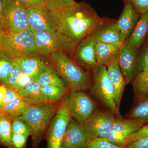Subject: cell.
Returning <instances> with one entry per match:
<instances>
[{
	"mask_svg": "<svg viewBox=\"0 0 148 148\" xmlns=\"http://www.w3.org/2000/svg\"><path fill=\"white\" fill-rule=\"evenodd\" d=\"M55 12L57 32L68 36L77 45L92 34L102 19L90 5L84 2Z\"/></svg>",
	"mask_w": 148,
	"mask_h": 148,
	"instance_id": "1",
	"label": "cell"
},
{
	"mask_svg": "<svg viewBox=\"0 0 148 148\" xmlns=\"http://www.w3.org/2000/svg\"><path fill=\"white\" fill-rule=\"evenodd\" d=\"M49 63L71 92L89 90L92 81V72L88 71L64 52L57 51L47 56Z\"/></svg>",
	"mask_w": 148,
	"mask_h": 148,
	"instance_id": "2",
	"label": "cell"
},
{
	"mask_svg": "<svg viewBox=\"0 0 148 148\" xmlns=\"http://www.w3.org/2000/svg\"><path fill=\"white\" fill-rule=\"evenodd\" d=\"M59 107L56 103H48L30 105L23 110L20 117L27 122L32 130V148H37Z\"/></svg>",
	"mask_w": 148,
	"mask_h": 148,
	"instance_id": "3",
	"label": "cell"
},
{
	"mask_svg": "<svg viewBox=\"0 0 148 148\" xmlns=\"http://www.w3.org/2000/svg\"><path fill=\"white\" fill-rule=\"evenodd\" d=\"M0 49L12 60L39 55L34 34L30 29L16 33L4 32Z\"/></svg>",
	"mask_w": 148,
	"mask_h": 148,
	"instance_id": "4",
	"label": "cell"
},
{
	"mask_svg": "<svg viewBox=\"0 0 148 148\" xmlns=\"http://www.w3.org/2000/svg\"><path fill=\"white\" fill-rule=\"evenodd\" d=\"M90 94L97 101L113 113L116 118L122 119L114 100L113 86L107 73V67L97 65L92 70Z\"/></svg>",
	"mask_w": 148,
	"mask_h": 148,
	"instance_id": "5",
	"label": "cell"
},
{
	"mask_svg": "<svg viewBox=\"0 0 148 148\" xmlns=\"http://www.w3.org/2000/svg\"><path fill=\"white\" fill-rule=\"evenodd\" d=\"M39 55L47 57L53 52L61 51L71 56L77 45L65 34L58 32H33Z\"/></svg>",
	"mask_w": 148,
	"mask_h": 148,
	"instance_id": "6",
	"label": "cell"
},
{
	"mask_svg": "<svg viewBox=\"0 0 148 148\" xmlns=\"http://www.w3.org/2000/svg\"><path fill=\"white\" fill-rule=\"evenodd\" d=\"M115 116L110 110H95L84 124L89 143L108 137L115 121Z\"/></svg>",
	"mask_w": 148,
	"mask_h": 148,
	"instance_id": "7",
	"label": "cell"
},
{
	"mask_svg": "<svg viewBox=\"0 0 148 148\" xmlns=\"http://www.w3.org/2000/svg\"><path fill=\"white\" fill-rule=\"evenodd\" d=\"M2 16L5 32L16 33L30 29L27 9L16 0H5Z\"/></svg>",
	"mask_w": 148,
	"mask_h": 148,
	"instance_id": "8",
	"label": "cell"
},
{
	"mask_svg": "<svg viewBox=\"0 0 148 148\" xmlns=\"http://www.w3.org/2000/svg\"><path fill=\"white\" fill-rule=\"evenodd\" d=\"M71 119L66 99L59 107L48 129L45 136L46 148H61L66 127Z\"/></svg>",
	"mask_w": 148,
	"mask_h": 148,
	"instance_id": "9",
	"label": "cell"
},
{
	"mask_svg": "<svg viewBox=\"0 0 148 148\" xmlns=\"http://www.w3.org/2000/svg\"><path fill=\"white\" fill-rule=\"evenodd\" d=\"M72 119L84 123L96 110L95 101L84 91L71 92L67 98Z\"/></svg>",
	"mask_w": 148,
	"mask_h": 148,
	"instance_id": "10",
	"label": "cell"
},
{
	"mask_svg": "<svg viewBox=\"0 0 148 148\" xmlns=\"http://www.w3.org/2000/svg\"><path fill=\"white\" fill-rule=\"evenodd\" d=\"M27 11L29 27L32 32L57 31L58 18L55 10L43 7L27 9Z\"/></svg>",
	"mask_w": 148,
	"mask_h": 148,
	"instance_id": "11",
	"label": "cell"
},
{
	"mask_svg": "<svg viewBox=\"0 0 148 148\" xmlns=\"http://www.w3.org/2000/svg\"><path fill=\"white\" fill-rule=\"evenodd\" d=\"M96 42L92 35L79 43L72 54V58L85 70L89 72L98 65L95 56Z\"/></svg>",
	"mask_w": 148,
	"mask_h": 148,
	"instance_id": "12",
	"label": "cell"
},
{
	"mask_svg": "<svg viewBox=\"0 0 148 148\" xmlns=\"http://www.w3.org/2000/svg\"><path fill=\"white\" fill-rule=\"evenodd\" d=\"M89 144L84 123L71 119L66 127L61 148H88Z\"/></svg>",
	"mask_w": 148,
	"mask_h": 148,
	"instance_id": "13",
	"label": "cell"
},
{
	"mask_svg": "<svg viewBox=\"0 0 148 148\" xmlns=\"http://www.w3.org/2000/svg\"><path fill=\"white\" fill-rule=\"evenodd\" d=\"M144 125L135 119L116 118L110 132L105 140L114 145L121 147L125 138Z\"/></svg>",
	"mask_w": 148,
	"mask_h": 148,
	"instance_id": "14",
	"label": "cell"
},
{
	"mask_svg": "<svg viewBox=\"0 0 148 148\" xmlns=\"http://www.w3.org/2000/svg\"><path fill=\"white\" fill-rule=\"evenodd\" d=\"M138 49L125 44L122 47L118 64L127 84L132 82L137 75V61Z\"/></svg>",
	"mask_w": 148,
	"mask_h": 148,
	"instance_id": "15",
	"label": "cell"
},
{
	"mask_svg": "<svg viewBox=\"0 0 148 148\" xmlns=\"http://www.w3.org/2000/svg\"><path fill=\"white\" fill-rule=\"evenodd\" d=\"M140 14L129 1H125L119 18L115 21V26L122 38L126 43L140 18Z\"/></svg>",
	"mask_w": 148,
	"mask_h": 148,
	"instance_id": "16",
	"label": "cell"
},
{
	"mask_svg": "<svg viewBox=\"0 0 148 148\" xmlns=\"http://www.w3.org/2000/svg\"><path fill=\"white\" fill-rule=\"evenodd\" d=\"M115 21L102 18L91 34L96 42L126 44L116 28Z\"/></svg>",
	"mask_w": 148,
	"mask_h": 148,
	"instance_id": "17",
	"label": "cell"
},
{
	"mask_svg": "<svg viewBox=\"0 0 148 148\" xmlns=\"http://www.w3.org/2000/svg\"><path fill=\"white\" fill-rule=\"evenodd\" d=\"M14 60L18 64L22 73L31 77L34 81H36L40 75L49 64L47 57L39 55Z\"/></svg>",
	"mask_w": 148,
	"mask_h": 148,
	"instance_id": "18",
	"label": "cell"
},
{
	"mask_svg": "<svg viewBox=\"0 0 148 148\" xmlns=\"http://www.w3.org/2000/svg\"><path fill=\"white\" fill-rule=\"evenodd\" d=\"M118 59H115L107 67V73L113 86L114 100L119 109L123 94L127 84L118 64Z\"/></svg>",
	"mask_w": 148,
	"mask_h": 148,
	"instance_id": "19",
	"label": "cell"
},
{
	"mask_svg": "<svg viewBox=\"0 0 148 148\" xmlns=\"http://www.w3.org/2000/svg\"><path fill=\"white\" fill-rule=\"evenodd\" d=\"M123 45L118 44L96 42L95 56L98 65L108 67L112 61L118 58L121 49Z\"/></svg>",
	"mask_w": 148,
	"mask_h": 148,
	"instance_id": "20",
	"label": "cell"
},
{
	"mask_svg": "<svg viewBox=\"0 0 148 148\" xmlns=\"http://www.w3.org/2000/svg\"><path fill=\"white\" fill-rule=\"evenodd\" d=\"M148 33V11H147L140 15L126 45L140 48L144 44Z\"/></svg>",
	"mask_w": 148,
	"mask_h": 148,
	"instance_id": "21",
	"label": "cell"
},
{
	"mask_svg": "<svg viewBox=\"0 0 148 148\" xmlns=\"http://www.w3.org/2000/svg\"><path fill=\"white\" fill-rule=\"evenodd\" d=\"M18 95L29 105H40L48 103L42 92L41 86L36 81H32L18 92Z\"/></svg>",
	"mask_w": 148,
	"mask_h": 148,
	"instance_id": "22",
	"label": "cell"
},
{
	"mask_svg": "<svg viewBox=\"0 0 148 148\" xmlns=\"http://www.w3.org/2000/svg\"><path fill=\"white\" fill-rule=\"evenodd\" d=\"M13 119L3 113H0V145L12 148L11 125Z\"/></svg>",
	"mask_w": 148,
	"mask_h": 148,
	"instance_id": "23",
	"label": "cell"
},
{
	"mask_svg": "<svg viewBox=\"0 0 148 148\" xmlns=\"http://www.w3.org/2000/svg\"><path fill=\"white\" fill-rule=\"evenodd\" d=\"M129 117L143 124H148V92L138 101L137 104L130 111Z\"/></svg>",
	"mask_w": 148,
	"mask_h": 148,
	"instance_id": "24",
	"label": "cell"
},
{
	"mask_svg": "<svg viewBox=\"0 0 148 148\" xmlns=\"http://www.w3.org/2000/svg\"><path fill=\"white\" fill-rule=\"evenodd\" d=\"M36 82L40 85L65 86L64 82L57 74L55 69L49 64L41 74Z\"/></svg>",
	"mask_w": 148,
	"mask_h": 148,
	"instance_id": "25",
	"label": "cell"
},
{
	"mask_svg": "<svg viewBox=\"0 0 148 148\" xmlns=\"http://www.w3.org/2000/svg\"><path fill=\"white\" fill-rule=\"evenodd\" d=\"M29 105L26 100L18 96L3 106L1 113L6 114L13 119L20 116L24 108Z\"/></svg>",
	"mask_w": 148,
	"mask_h": 148,
	"instance_id": "26",
	"label": "cell"
},
{
	"mask_svg": "<svg viewBox=\"0 0 148 148\" xmlns=\"http://www.w3.org/2000/svg\"><path fill=\"white\" fill-rule=\"evenodd\" d=\"M132 82L135 96L138 101L148 92V69L137 74Z\"/></svg>",
	"mask_w": 148,
	"mask_h": 148,
	"instance_id": "27",
	"label": "cell"
},
{
	"mask_svg": "<svg viewBox=\"0 0 148 148\" xmlns=\"http://www.w3.org/2000/svg\"><path fill=\"white\" fill-rule=\"evenodd\" d=\"M41 89L43 93L49 103H56L61 100L69 90L66 86H42Z\"/></svg>",
	"mask_w": 148,
	"mask_h": 148,
	"instance_id": "28",
	"label": "cell"
},
{
	"mask_svg": "<svg viewBox=\"0 0 148 148\" xmlns=\"http://www.w3.org/2000/svg\"><path fill=\"white\" fill-rule=\"evenodd\" d=\"M12 68V60L0 49V84L6 85Z\"/></svg>",
	"mask_w": 148,
	"mask_h": 148,
	"instance_id": "29",
	"label": "cell"
},
{
	"mask_svg": "<svg viewBox=\"0 0 148 148\" xmlns=\"http://www.w3.org/2000/svg\"><path fill=\"white\" fill-rule=\"evenodd\" d=\"M12 134H21L32 136V130L28 123L20 116L12 120L11 125Z\"/></svg>",
	"mask_w": 148,
	"mask_h": 148,
	"instance_id": "30",
	"label": "cell"
},
{
	"mask_svg": "<svg viewBox=\"0 0 148 148\" xmlns=\"http://www.w3.org/2000/svg\"><path fill=\"white\" fill-rule=\"evenodd\" d=\"M148 69V42L139 51L137 61V74Z\"/></svg>",
	"mask_w": 148,
	"mask_h": 148,
	"instance_id": "31",
	"label": "cell"
},
{
	"mask_svg": "<svg viewBox=\"0 0 148 148\" xmlns=\"http://www.w3.org/2000/svg\"><path fill=\"white\" fill-rule=\"evenodd\" d=\"M148 138V124L145 125L140 129L130 135L125 139L122 144L121 147L125 146L130 143L136 142L140 139Z\"/></svg>",
	"mask_w": 148,
	"mask_h": 148,
	"instance_id": "32",
	"label": "cell"
},
{
	"mask_svg": "<svg viewBox=\"0 0 148 148\" xmlns=\"http://www.w3.org/2000/svg\"><path fill=\"white\" fill-rule=\"evenodd\" d=\"M76 3L74 0H46V7L51 10H60Z\"/></svg>",
	"mask_w": 148,
	"mask_h": 148,
	"instance_id": "33",
	"label": "cell"
},
{
	"mask_svg": "<svg viewBox=\"0 0 148 148\" xmlns=\"http://www.w3.org/2000/svg\"><path fill=\"white\" fill-rule=\"evenodd\" d=\"M22 72L15 60H12V68L6 86L15 89L17 80Z\"/></svg>",
	"mask_w": 148,
	"mask_h": 148,
	"instance_id": "34",
	"label": "cell"
},
{
	"mask_svg": "<svg viewBox=\"0 0 148 148\" xmlns=\"http://www.w3.org/2000/svg\"><path fill=\"white\" fill-rule=\"evenodd\" d=\"M28 137L24 134H12L11 140L12 148H26Z\"/></svg>",
	"mask_w": 148,
	"mask_h": 148,
	"instance_id": "35",
	"label": "cell"
},
{
	"mask_svg": "<svg viewBox=\"0 0 148 148\" xmlns=\"http://www.w3.org/2000/svg\"><path fill=\"white\" fill-rule=\"evenodd\" d=\"M88 148H127L116 145L106 140H98L89 143Z\"/></svg>",
	"mask_w": 148,
	"mask_h": 148,
	"instance_id": "36",
	"label": "cell"
},
{
	"mask_svg": "<svg viewBox=\"0 0 148 148\" xmlns=\"http://www.w3.org/2000/svg\"><path fill=\"white\" fill-rule=\"evenodd\" d=\"M26 9L46 7V0H16Z\"/></svg>",
	"mask_w": 148,
	"mask_h": 148,
	"instance_id": "37",
	"label": "cell"
},
{
	"mask_svg": "<svg viewBox=\"0 0 148 148\" xmlns=\"http://www.w3.org/2000/svg\"><path fill=\"white\" fill-rule=\"evenodd\" d=\"M132 4L135 10L140 15L148 11V0H126Z\"/></svg>",
	"mask_w": 148,
	"mask_h": 148,
	"instance_id": "38",
	"label": "cell"
},
{
	"mask_svg": "<svg viewBox=\"0 0 148 148\" xmlns=\"http://www.w3.org/2000/svg\"><path fill=\"white\" fill-rule=\"evenodd\" d=\"M32 81H33V80L31 77L22 73L17 80L15 90L18 92Z\"/></svg>",
	"mask_w": 148,
	"mask_h": 148,
	"instance_id": "39",
	"label": "cell"
},
{
	"mask_svg": "<svg viewBox=\"0 0 148 148\" xmlns=\"http://www.w3.org/2000/svg\"><path fill=\"white\" fill-rule=\"evenodd\" d=\"M6 90L5 96L3 106L7 103H9L10 101L19 96L18 95V92L15 89L6 85Z\"/></svg>",
	"mask_w": 148,
	"mask_h": 148,
	"instance_id": "40",
	"label": "cell"
},
{
	"mask_svg": "<svg viewBox=\"0 0 148 148\" xmlns=\"http://www.w3.org/2000/svg\"><path fill=\"white\" fill-rule=\"evenodd\" d=\"M125 147L127 148H148V138L140 140L128 144Z\"/></svg>",
	"mask_w": 148,
	"mask_h": 148,
	"instance_id": "41",
	"label": "cell"
},
{
	"mask_svg": "<svg viewBox=\"0 0 148 148\" xmlns=\"http://www.w3.org/2000/svg\"><path fill=\"white\" fill-rule=\"evenodd\" d=\"M6 90L5 85H0V113L1 112Z\"/></svg>",
	"mask_w": 148,
	"mask_h": 148,
	"instance_id": "42",
	"label": "cell"
},
{
	"mask_svg": "<svg viewBox=\"0 0 148 148\" xmlns=\"http://www.w3.org/2000/svg\"><path fill=\"white\" fill-rule=\"evenodd\" d=\"M0 31L3 32H5V26L1 14H0Z\"/></svg>",
	"mask_w": 148,
	"mask_h": 148,
	"instance_id": "43",
	"label": "cell"
},
{
	"mask_svg": "<svg viewBox=\"0 0 148 148\" xmlns=\"http://www.w3.org/2000/svg\"><path fill=\"white\" fill-rule=\"evenodd\" d=\"M4 1L5 0H0V14H1V15Z\"/></svg>",
	"mask_w": 148,
	"mask_h": 148,
	"instance_id": "44",
	"label": "cell"
},
{
	"mask_svg": "<svg viewBox=\"0 0 148 148\" xmlns=\"http://www.w3.org/2000/svg\"><path fill=\"white\" fill-rule=\"evenodd\" d=\"M3 32L0 31V47H1V42L2 39L3 35Z\"/></svg>",
	"mask_w": 148,
	"mask_h": 148,
	"instance_id": "45",
	"label": "cell"
},
{
	"mask_svg": "<svg viewBox=\"0 0 148 148\" xmlns=\"http://www.w3.org/2000/svg\"><path fill=\"white\" fill-rule=\"evenodd\" d=\"M147 40L148 41V33L147 35Z\"/></svg>",
	"mask_w": 148,
	"mask_h": 148,
	"instance_id": "46",
	"label": "cell"
}]
</instances>
